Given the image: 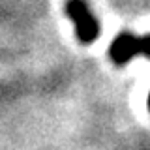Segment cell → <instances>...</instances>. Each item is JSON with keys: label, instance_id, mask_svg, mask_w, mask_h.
Segmentation results:
<instances>
[{"label": "cell", "instance_id": "cell-1", "mask_svg": "<svg viewBox=\"0 0 150 150\" xmlns=\"http://www.w3.org/2000/svg\"><path fill=\"white\" fill-rule=\"evenodd\" d=\"M66 13L73 21L77 38L83 43H92L100 36V23L92 15L90 8L84 0H68L66 2Z\"/></svg>", "mask_w": 150, "mask_h": 150}, {"label": "cell", "instance_id": "cell-2", "mask_svg": "<svg viewBox=\"0 0 150 150\" xmlns=\"http://www.w3.org/2000/svg\"><path fill=\"white\" fill-rule=\"evenodd\" d=\"M109 54L115 64H126L137 54H144L150 58V36L139 38L129 32H122L111 43Z\"/></svg>", "mask_w": 150, "mask_h": 150}, {"label": "cell", "instance_id": "cell-3", "mask_svg": "<svg viewBox=\"0 0 150 150\" xmlns=\"http://www.w3.org/2000/svg\"><path fill=\"white\" fill-rule=\"evenodd\" d=\"M148 111H150V94H148Z\"/></svg>", "mask_w": 150, "mask_h": 150}]
</instances>
